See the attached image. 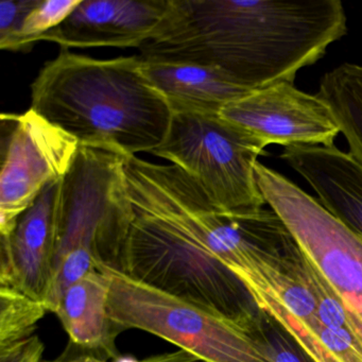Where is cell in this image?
<instances>
[{"label": "cell", "mask_w": 362, "mask_h": 362, "mask_svg": "<svg viewBox=\"0 0 362 362\" xmlns=\"http://www.w3.org/2000/svg\"><path fill=\"white\" fill-rule=\"evenodd\" d=\"M346 31L339 0H169L139 58L214 67L256 90L293 83Z\"/></svg>", "instance_id": "1"}, {"label": "cell", "mask_w": 362, "mask_h": 362, "mask_svg": "<svg viewBox=\"0 0 362 362\" xmlns=\"http://www.w3.org/2000/svg\"><path fill=\"white\" fill-rule=\"evenodd\" d=\"M80 147L136 156L166 139L173 110L139 56L90 58L62 50L31 86V107Z\"/></svg>", "instance_id": "2"}, {"label": "cell", "mask_w": 362, "mask_h": 362, "mask_svg": "<svg viewBox=\"0 0 362 362\" xmlns=\"http://www.w3.org/2000/svg\"><path fill=\"white\" fill-rule=\"evenodd\" d=\"M133 221L124 156L79 147L61 182L59 230L44 306L56 313L78 279L103 266L117 269Z\"/></svg>", "instance_id": "3"}, {"label": "cell", "mask_w": 362, "mask_h": 362, "mask_svg": "<svg viewBox=\"0 0 362 362\" xmlns=\"http://www.w3.org/2000/svg\"><path fill=\"white\" fill-rule=\"evenodd\" d=\"M133 221L118 270L129 276L233 319L257 311L238 279L179 228L131 200Z\"/></svg>", "instance_id": "4"}, {"label": "cell", "mask_w": 362, "mask_h": 362, "mask_svg": "<svg viewBox=\"0 0 362 362\" xmlns=\"http://www.w3.org/2000/svg\"><path fill=\"white\" fill-rule=\"evenodd\" d=\"M110 279L107 311L122 330L136 328L205 362H274L255 327V313L233 319L103 266ZM258 310V308H257Z\"/></svg>", "instance_id": "5"}, {"label": "cell", "mask_w": 362, "mask_h": 362, "mask_svg": "<svg viewBox=\"0 0 362 362\" xmlns=\"http://www.w3.org/2000/svg\"><path fill=\"white\" fill-rule=\"evenodd\" d=\"M245 288L313 361L362 362V343L344 305L302 252L262 262Z\"/></svg>", "instance_id": "6"}, {"label": "cell", "mask_w": 362, "mask_h": 362, "mask_svg": "<svg viewBox=\"0 0 362 362\" xmlns=\"http://www.w3.org/2000/svg\"><path fill=\"white\" fill-rule=\"evenodd\" d=\"M264 148L220 114L173 113L166 139L150 154L183 169L221 211L240 214L266 204L255 175Z\"/></svg>", "instance_id": "7"}, {"label": "cell", "mask_w": 362, "mask_h": 362, "mask_svg": "<svg viewBox=\"0 0 362 362\" xmlns=\"http://www.w3.org/2000/svg\"><path fill=\"white\" fill-rule=\"evenodd\" d=\"M256 181L266 204L283 220L305 257L339 296L362 343V236L319 200L257 162Z\"/></svg>", "instance_id": "8"}, {"label": "cell", "mask_w": 362, "mask_h": 362, "mask_svg": "<svg viewBox=\"0 0 362 362\" xmlns=\"http://www.w3.org/2000/svg\"><path fill=\"white\" fill-rule=\"evenodd\" d=\"M0 127V236H9L42 192L66 175L80 146L33 109L4 113Z\"/></svg>", "instance_id": "9"}, {"label": "cell", "mask_w": 362, "mask_h": 362, "mask_svg": "<svg viewBox=\"0 0 362 362\" xmlns=\"http://www.w3.org/2000/svg\"><path fill=\"white\" fill-rule=\"evenodd\" d=\"M220 115L262 141L279 145L334 147L341 130L329 105L293 83L252 90L226 105Z\"/></svg>", "instance_id": "10"}, {"label": "cell", "mask_w": 362, "mask_h": 362, "mask_svg": "<svg viewBox=\"0 0 362 362\" xmlns=\"http://www.w3.org/2000/svg\"><path fill=\"white\" fill-rule=\"evenodd\" d=\"M61 182L49 184L0 243V285L43 302L52 281L59 230Z\"/></svg>", "instance_id": "11"}, {"label": "cell", "mask_w": 362, "mask_h": 362, "mask_svg": "<svg viewBox=\"0 0 362 362\" xmlns=\"http://www.w3.org/2000/svg\"><path fill=\"white\" fill-rule=\"evenodd\" d=\"M169 0H82L75 11L41 41L63 49L141 48L162 22Z\"/></svg>", "instance_id": "12"}, {"label": "cell", "mask_w": 362, "mask_h": 362, "mask_svg": "<svg viewBox=\"0 0 362 362\" xmlns=\"http://www.w3.org/2000/svg\"><path fill=\"white\" fill-rule=\"evenodd\" d=\"M281 158L332 215L362 236L361 163L334 146H291L284 148Z\"/></svg>", "instance_id": "13"}, {"label": "cell", "mask_w": 362, "mask_h": 362, "mask_svg": "<svg viewBox=\"0 0 362 362\" xmlns=\"http://www.w3.org/2000/svg\"><path fill=\"white\" fill-rule=\"evenodd\" d=\"M141 62L144 75L166 99L173 113L218 115L252 92L214 67L141 59Z\"/></svg>", "instance_id": "14"}, {"label": "cell", "mask_w": 362, "mask_h": 362, "mask_svg": "<svg viewBox=\"0 0 362 362\" xmlns=\"http://www.w3.org/2000/svg\"><path fill=\"white\" fill-rule=\"evenodd\" d=\"M109 293L105 270L90 271L65 291L56 315L76 349L112 360L120 356L115 343L124 330L110 317Z\"/></svg>", "instance_id": "15"}, {"label": "cell", "mask_w": 362, "mask_h": 362, "mask_svg": "<svg viewBox=\"0 0 362 362\" xmlns=\"http://www.w3.org/2000/svg\"><path fill=\"white\" fill-rule=\"evenodd\" d=\"M317 95L329 105L349 154L362 164V65L344 63L328 71Z\"/></svg>", "instance_id": "16"}, {"label": "cell", "mask_w": 362, "mask_h": 362, "mask_svg": "<svg viewBox=\"0 0 362 362\" xmlns=\"http://www.w3.org/2000/svg\"><path fill=\"white\" fill-rule=\"evenodd\" d=\"M47 313L41 300L14 286L0 285V351L33 337Z\"/></svg>", "instance_id": "17"}, {"label": "cell", "mask_w": 362, "mask_h": 362, "mask_svg": "<svg viewBox=\"0 0 362 362\" xmlns=\"http://www.w3.org/2000/svg\"><path fill=\"white\" fill-rule=\"evenodd\" d=\"M82 0H42L27 16L18 37L8 46L9 52L30 50L42 37L60 26L81 4Z\"/></svg>", "instance_id": "18"}, {"label": "cell", "mask_w": 362, "mask_h": 362, "mask_svg": "<svg viewBox=\"0 0 362 362\" xmlns=\"http://www.w3.org/2000/svg\"><path fill=\"white\" fill-rule=\"evenodd\" d=\"M255 327L268 355L274 362H315L272 317L258 309Z\"/></svg>", "instance_id": "19"}, {"label": "cell", "mask_w": 362, "mask_h": 362, "mask_svg": "<svg viewBox=\"0 0 362 362\" xmlns=\"http://www.w3.org/2000/svg\"><path fill=\"white\" fill-rule=\"evenodd\" d=\"M42 0H3L0 3V48L6 50L18 37L27 16Z\"/></svg>", "instance_id": "20"}, {"label": "cell", "mask_w": 362, "mask_h": 362, "mask_svg": "<svg viewBox=\"0 0 362 362\" xmlns=\"http://www.w3.org/2000/svg\"><path fill=\"white\" fill-rule=\"evenodd\" d=\"M78 351V349H77ZM64 353L61 357L54 360L45 362H205L200 358L179 349V351H173V353L158 354V355L150 356V357L144 358V359H137L132 356L120 355L117 359H105V358L97 357L92 354L83 353Z\"/></svg>", "instance_id": "21"}, {"label": "cell", "mask_w": 362, "mask_h": 362, "mask_svg": "<svg viewBox=\"0 0 362 362\" xmlns=\"http://www.w3.org/2000/svg\"><path fill=\"white\" fill-rule=\"evenodd\" d=\"M45 345L40 337L33 336L23 342L0 351V362H43Z\"/></svg>", "instance_id": "22"}]
</instances>
